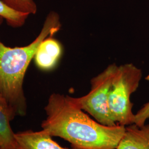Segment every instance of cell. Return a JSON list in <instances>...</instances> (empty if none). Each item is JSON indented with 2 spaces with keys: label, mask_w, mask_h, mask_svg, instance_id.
<instances>
[{
  "label": "cell",
  "mask_w": 149,
  "mask_h": 149,
  "mask_svg": "<svg viewBox=\"0 0 149 149\" xmlns=\"http://www.w3.org/2000/svg\"><path fill=\"white\" fill-rule=\"evenodd\" d=\"M63 53L62 44L51 36L46 38L40 44L34 56V61L38 69L50 71L54 69Z\"/></svg>",
  "instance_id": "cell-5"
},
{
  "label": "cell",
  "mask_w": 149,
  "mask_h": 149,
  "mask_svg": "<svg viewBox=\"0 0 149 149\" xmlns=\"http://www.w3.org/2000/svg\"><path fill=\"white\" fill-rule=\"evenodd\" d=\"M16 116L13 108L0 93V149H19L16 133L11 126Z\"/></svg>",
  "instance_id": "cell-6"
},
{
  "label": "cell",
  "mask_w": 149,
  "mask_h": 149,
  "mask_svg": "<svg viewBox=\"0 0 149 149\" xmlns=\"http://www.w3.org/2000/svg\"><path fill=\"white\" fill-rule=\"evenodd\" d=\"M19 149H69L61 146L45 131L27 130L16 133Z\"/></svg>",
  "instance_id": "cell-7"
},
{
  "label": "cell",
  "mask_w": 149,
  "mask_h": 149,
  "mask_svg": "<svg viewBox=\"0 0 149 149\" xmlns=\"http://www.w3.org/2000/svg\"><path fill=\"white\" fill-rule=\"evenodd\" d=\"M149 119V102H148L135 114L134 124L138 126H143Z\"/></svg>",
  "instance_id": "cell-11"
},
{
  "label": "cell",
  "mask_w": 149,
  "mask_h": 149,
  "mask_svg": "<svg viewBox=\"0 0 149 149\" xmlns=\"http://www.w3.org/2000/svg\"><path fill=\"white\" fill-rule=\"evenodd\" d=\"M30 15L16 11L0 0V16L5 20L7 25L17 28L24 26Z\"/></svg>",
  "instance_id": "cell-9"
},
{
  "label": "cell",
  "mask_w": 149,
  "mask_h": 149,
  "mask_svg": "<svg viewBox=\"0 0 149 149\" xmlns=\"http://www.w3.org/2000/svg\"><path fill=\"white\" fill-rule=\"evenodd\" d=\"M61 28L59 15L52 11L37 37L28 45L11 48L0 40V93L13 108L17 116L27 114L23 83L28 66L41 42L46 38L54 36Z\"/></svg>",
  "instance_id": "cell-2"
},
{
  "label": "cell",
  "mask_w": 149,
  "mask_h": 149,
  "mask_svg": "<svg viewBox=\"0 0 149 149\" xmlns=\"http://www.w3.org/2000/svg\"><path fill=\"white\" fill-rule=\"evenodd\" d=\"M44 110L42 130L67 141L71 149H116L125 133V126H107L91 118L68 95L52 94Z\"/></svg>",
  "instance_id": "cell-1"
},
{
  "label": "cell",
  "mask_w": 149,
  "mask_h": 149,
  "mask_svg": "<svg viewBox=\"0 0 149 149\" xmlns=\"http://www.w3.org/2000/svg\"><path fill=\"white\" fill-rule=\"evenodd\" d=\"M142 74L141 70L133 64L118 66L108 96L110 116L116 124L126 127L134 124L130 97L137 90Z\"/></svg>",
  "instance_id": "cell-3"
},
{
  "label": "cell",
  "mask_w": 149,
  "mask_h": 149,
  "mask_svg": "<svg viewBox=\"0 0 149 149\" xmlns=\"http://www.w3.org/2000/svg\"><path fill=\"white\" fill-rule=\"evenodd\" d=\"M12 8L29 15H35L37 6L34 0H2Z\"/></svg>",
  "instance_id": "cell-10"
},
{
  "label": "cell",
  "mask_w": 149,
  "mask_h": 149,
  "mask_svg": "<svg viewBox=\"0 0 149 149\" xmlns=\"http://www.w3.org/2000/svg\"><path fill=\"white\" fill-rule=\"evenodd\" d=\"M3 20H4V19H3L2 17L0 16V25H1V24H2V23H3Z\"/></svg>",
  "instance_id": "cell-12"
},
{
  "label": "cell",
  "mask_w": 149,
  "mask_h": 149,
  "mask_svg": "<svg viewBox=\"0 0 149 149\" xmlns=\"http://www.w3.org/2000/svg\"><path fill=\"white\" fill-rule=\"evenodd\" d=\"M118 66L109 65L91 81V90L87 95L74 97L75 102L96 121L107 126L117 125L112 120L108 108V96Z\"/></svg>",
  "instance_id": "cell-4"
},
{
  "label": "cell",
  "mask_w": 149,
  "mask_h": 149,
  "mask_svg": "<svg viewBox=\"0 0 149 149\" xmlns=\"http://www.w3.org/2000/svg\"><path fill=\"white\" fill-rule=\"evenodd\" d=\"M116 149H149V124L126 126L124 134Z\"/></svg>",
  "instance_id": "cell-8"
}]
</instances>
